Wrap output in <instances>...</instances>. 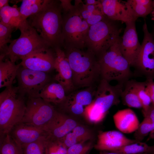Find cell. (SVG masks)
Here are the masks:
<instances>
[{
	"instance_id": "obj_1",
	"label": "cell",
	"mask_w": 154,
	"mask_h": 154,
	"mask_svg": "<svg viewBox=\"0 0 154 154\" xmlns=\"http://www.w3.org/2000/svg\"><path fill=\"white\" fill-rule=\"evenodd\" d=\"M27 20L49 46L62 47V11L60 0H50L40 12Z\"/></svg>"
},
{
	"instance_id": "obj_2",
	"label": "cell",
	"mask_w": 154,
	"mask_h": 154,
	"mask_svg": "<svg viewBox=\"0 0 154 154\" xmlns=\"http://www.w3.org/2000/svg\"><path fill=\"white\" fill-rule=\"evenodd\" d=\"M64 49L72 69L75 87L92 86L101 77L100 66L95 54L88 49Z\"/></svg>"
},
{
	"instance_id": "obj_3",
	"label": "cell",
	"mask_w": 154,
	"mask_h": 154,
	"mask_svg": "<svg viewBox=\"0 0 154 154\" xmlns=\"http://www.w3.org/2000/svg\"><path fill=\"white\" fill-rule=\"evenodd\" d=\"M26 108L25 97L19 93L17 86L5 88L0 94V135L9 133L20 123Z\"/></svg>"
},
{
	"instance_id": "obj_4",
	"label": "cell",
	"mask_w": 154,
	"mask_h": 154,
	"mask_svg": "<svg viewBox=\"0 0 154 154\" xmlns=\"http://www.w3.org/2000/svg\"><path fill=\"white\" fill-rule=\"evenodd\" d=\"M121 38L98 58L101 79L110 82L115 80L124 84L132 76L129 62L122 54L119 47Z\"/></svg>"
},
{
	"instance_id": "obj_5",
	"label": "cell",
	"mask_w": 154,
	"mask_h": 154,
	"mask_svg": "<svg viewBox=\"0 0 154 154\" xmlns=\"http://www.w3.org/2000/svg\"><path fill=\"white\" fill-rule=\"evenodd\" d=\"M62 13V47L84 49L90 27L81 15L77 4L75 3L72 9Z\"/></svg>"
},
{
	"instance_id": "obj_6",
	"label": "cell",
	"mask_w": 154,
	"mask_h": 154,
	"mask_svg": "<svg viewBox=\"0 0 154 154\" xmlns=\"http://www.w3.org/2000/svg\"><path fill=\"white\" fill-rule=\"evenodd\" d=\"M106 16L90 27L86 40V47L98 58L120 38L121 30Z\"/></svg>"
},
{
	"instance_id": "obj_7",
	"label": "cell",
	"mask_w": 154,
	"mask_h": 154,
	"mask_svg": "<svg viewBox=\"0 0 154 154\" xmlns=\"http://www.w3.org/2000/svg\"><path fill=\"white\" fill-rule=\"evenodd\" d=\"M18 29L20 35L12 40L5 55L12 62L15 63L35 50L51 48L27 19L21 23Z\"/></svg>"
},
{
	"instance_id": "obj_8",
	"label": "cell",
	"mask_w": 154,
	"mask_h": 154,
	"mask_svg": "<svg viewBox=\"0 0 154 154\" xmlns=\"http://www.w3.org/2000/svg\"><path fill=\"white\" fill-rule=\"evenodd\" d=\"M16 78L19 93L28 98L40 97L41 91L51 80L48 73L25 68L21 65Z\"/></svg>"
},
{
	"instance_id": "obj_9",
	"label": "cell",
	"mask_w": 154,
	"mask_h": 154,
	"mask_svg": "<svg viewBox=\"0 0 154 154\" xmlns=\"http://www.w3.org/2000/svg\"><path fill=\"white\" fill-rule=\"evenodd\" d=\"M124 84L117 83L112 85L106 80L101 79L92 103L89 106L98 114L106 116L112 106L120 102Z\"/></svg>"
},
{
	"instance_id": "obj_10",
	"label": "cell",
	"mask_w": 154,
	"mask_h": 154,
	"mask_svg": "<svg viewBox=\"0 0 154 154\" xmlns=\"http://www.w3.org/2000/svg\"><path fill=\"white\" fill-rule=\"evenodd\" d=\"M143 38L134 67L147 79H154V37L149 32L145 21L143 27Z\"/></svg>"
},
{
	"instance_id": "obj_11",
	"label": "cell",
	"mask_w": 154,
	"mask_h": 154,
	"mask_svg": "<svg viewBox=\"0 0 154 154\" xmlns=\"http://www.w3.org/2000/svg\"><path fill=\"white\" fill-rule=\"evenodd\" d=\"M56 110L51 104L40 97L28 98L25 114L20 122L44 127L52 117Z\"/></svg>"
},
{
	"instance_id": "obj_12",
	"label": "cell",
	"mask_w": 154,
	"mask_h": 154,
	"mask_svg": "<svg viewBox=\"0 0 154 154\" xmlns=\"http://www.w3.org/2000/svg\"><path fill=\"white\" fill-rule=\"evenodd\" d=\"M55 51L51 48L35 50L21 58V66L30 69L46 73L54 69Z\"/></svg>"
},
{
	"instance_id": "obj_13",
	"label": "cell",
	"mask_w": 154,
	"mask_h": 154,
	"mask_svg": "<svg viewBox=\"0 0 154 154\" xmlns=\"http://www.w3.org/2000/svg\"><path fill=\"white\" fill-rule=\"evenodd\" d=\"M135 21L125 23L126 27L121 38V51L130 66H134L141 47L138 38Z\"/></svg>"
},
{
	"instance_id": "obj_14",
	"label": "cell",
	"mask_w": 154,
	"mask_h": 154,
	"mask_svg": "<svg viewBox=\"0 0 154 154\" xmlns=\"http://www.w3.org/2000/svg\"><path fill=\"white\" fill-rule=\"evenodd\" d=\"M9 134L15 142L22 148L42 136L49 135L44 127L21 122L15 125Z\"/></svg>"
},
{
	"instance_id": "obj_15",
	"label": "cell",
	"mask_w": 154,
	"mask_h": 154,
	"mask_svg": "<svg viewBox=\"0 0 154 154\" xmlns=\"http://www.w3.org/2000/svg\"><path fill=\"white\" fill-rule=\"evenodd\" d=\"M54 49L56 54L54 69L56 72L54 79L62 86L66 92H72L75 87L73 82L72 69L64 51L60 47Z\"/></svg>"
},
{
	"instance_id": "obj_16",
	"label": "cell",
	"mask_w": 154,
	"mask_h": 154,
	"mask_svg": "<svg viewBox=\"0 0 154 154\" xmlns=\"http://www.w3.org/2000/svg\"><path fill=\"white\" fill-rule=\"evenodd\" d=\"M78 125L74 119L64 113L56 110L52 117L44 127L51 137L60 139Z\"/></svg>"
},
{
	"instance_id": "obj_17",
	"label": "cell",
	"mask_w": 154,
	"mask_h": 154,
	"mask_svg": "<svg viewBox=\"0 0 154 154\" xmlns=\"http://www.w3.org/2000/svg\"><path fill=\"white\" fill-rule=\"evenodd\" d=\"M105 15L113 21L125 23L136 21L131 7L126 1L119 0H100Z\"/></svg>"
},
{
	"instance_id": "obj_18",
	"label": "cell",
	"mask_w": 154,
	"mask_h": 154,
	"mask_svg": "<svg viewBox=\"0 0 154 154\" xmlns=\"http://www.w3.org/2000/svg\"><path fill=\"white\" fill-rule=\"evenodd\" d=\"M138 141L128 138L121 132L117 131H102L97 136L94 148L98 150L112 152L125 145Z\"/></svg>"
},
{
	"instance_id": "obj_19",
	"label": "cell",
	"mask_w": 154,
	"mask_h": 154,
	"mask_svg": "<svg viewBox=\"0 0 154 154\" xmlns=\"http://www.w3.org/2000/svg\"><path fill=\"white\" fill-rule=\"evenodd\" d=\"M113 119L116 128L125 133L135 132L140 123L135 113L130 108L118 110L114 115Z\"/></svg>"
},
{
	"instance_id": "obj_20",
	"label": "cell",
	"mask_w": 154,
	"mask_h": 154,
	"mask_svg": "<svg viewBox=\"0 0 154 154\" xmlns=\"http://www.w3.org/2000/svg\"><path fill=\"white\" fill-rule=\"evenodd\" d=\"M95 91L96 90L91 86L84 90L72 92L66 96L63 103L66 105L85 108L92 102Z\"/></svg>"
},
{
	"instance_id": "obj_21",
	"label": "cell",
	"mask_w": 154,
	"mask_h": 154,
	"mask_svg": "<svg viewBox=\"0 0 154 154\" xmlns=\"http://www.w3.org/2000/svg\"><path fill=\"white\" fill-rule=\"evenodd\" d=\"M0 58V88L12 86L20 63L17 64L9 59Z\"/></svg>"
},
{
	"instance_id": "obj_22",
	"label": "cell",
	"mask_w": 154,
	"mask_h": 154,
	"mask_svg": "<svg viewBox=\"0 0 154 154\" xmlns=\"http://www.w3.org/2000/svg\"><path fill=\"white\" fill-rule=\"evenodd\" d=\"M66 93L64 87L60 83L50 82L43 89L40 97L47 102L58 106L65 100Z\"/></svg>"
},
{
	"instance_id": "obj_23",
	"label": "cell",
	"mask_w": 154,
	"mask_h": 154,
	"mask_svg": "<svg viewBox=\"0 0 154 154\" xmlns=\"http://www.w3.org/2000/svg\"><path fill=\"white\" fill-rule=\"evenodd\" d=\"M135 81L129 79L124 83L121 98L123 104L129 108H142L136 89Z\"/></svg>"
},
{
	"instance_id": "obj_24",
	"label": "cell",
	"mask_w": 154,
	"mask_h": 154,
	"mask_svg": "<svg viewBox=\"0 0 154 154\" xmlns=\"http://www.w3.org/2000/svg\"><path fill=\"white\" fill-rule=\"evenodd\" d=\"M0 22L14 28L16 30L23 21L19 8L9 5L0 9Z\"/></svg>"
},
{
	"instance_id": "obj_25",
	"label": "cell",
	"mask_w": 154,
	"mask_h": 154,
	"mask_svg": "<svg viewBox=\"0 0 154 154\" xmlns=\"http://www.w3.org/2000/svg\"><path fill=\"white\" fill-rule=\"evenodd\" d=\"M50 0H23L19 8L23 21L41 11Z\"/></svg>"
},
{
	"instance_id": "obj_26",
	"label": "cell",
	"mask_w": 154,
	"mask_h": 154,
	"mask_svg": "<svg viewBox=\"0 0 154 154\" xmlns=\"http://www.w3.org/2000/svg\"><path fill=\"white\" fill-rule=\"evenodd\" d=\"M1 154H23L22 148L17 144L9 133L1 135Z\"/></svg>"
},
{
	"instance_id": "obj_27",
	"label": "cell",
	"mask_w": 154,
	"mask_h": 154,
	"mask_svg": "<svg viewBox=\"0 0 154 154\" xmlns=\"http://www.w3.org/2000/svg\"><path fill=\"white\" fill-rule=\"evenodd\" d=\"M50 135L42 136L24 146L23 154H46V147Z\"/></svg>"
},
{
	"instance_id": "obj_28",
	"label": "cell",
	"mask_w": 154,
	"mask_h": 154,
	"mask_svg": "<svg viewBox=\"0 0 154 154\" xmlns=\"http://www.w3.org/2000/svg\"><path fill=\"white\" fill-rule=\"evenodd\" d=\"M150 146L141 141H137L118 148L112 152L122 154H149Z\"/></svg>"
},
{
	"instance_id": "obj_29",
	"label": "cell",
	"mask_w": 154,
	"mask_h": 154,
	"mask_svg": "<svg viewBox=\"0 0 154 154\" xmlns=\"http://www.w3.org/2000/svg\"><path fill=\"white\" fill-rule=\"evenodd\" d=\"M15 29L12 27L0 22V57L5 58L10 39L12 33Z\"/></svg>"
},
{
	"instance_id": "obj_30",
	"label": "cell",
	"mask_w": 154,
	"mask_h": 154,
	"mask_svg": "<svg viewBox=\"0 0 154 154\" xmlns=\"http://www.w3.org/2000/svg\"><path fill=\"white\" fill-rule=\"evenodd\" d=\"M67 149L61 140L50 135L46 145V154H67Z\"/></svg>"
},
{
	"instance_id": "obj_31",
	"label": "cell",
	"mask_w": 154,
	"mask_h": 154,
	"mask_svg": "<svg viewBox=\"0 0 154 154\" xmlns=\"http://www.w3.org/2000/svg\"><path fill=\"white\" fill-rule=\"evenodd\" d=\"M136 90L139 99L142 106V109H147L151 104L150 97L146 88L145 82L135 81Z\"/></svg>"
},
{
	"instance_id": "obj_32",
	"label": "cell",
	"mask_w": 154,
	"mask_h": 154,
	"mask_svg": "<svg viewBox=\"0 0 154 154\" xmlns=\"http://www.w3.org/2000/svg\"><path fill=\"white\" fill-rule=\"evenodd\" d=\"M153 128L150 120L147 118L144 117L134 132V139L137 141H141L146 136L149 135Z\"/></svg>"
},
{
	"instance_id": "obj_33",
	"label": "cell",
	"mask_w": 154,
	"mask_h": 154,
	"mask_svg": "<svg viewBox=\"0 0 154 154\" xmlns=\"http://www.w3.org/2000/svg\"><path fill=\"white\" fill-rule=\"evenodd\" d=\"M126 2L130 6L135 19L136 21L139 17H146L152 12L153 9L138 4L132 0H128Z\"/></svg>"
},
{
	"instance_id": "obj_34",
	"label": "cell",
	"mask_w": 154,
	"mask_h": 154,
	"mask_svg": "<svg viewBox=\"0 0 154 154\" xmlns=\"http://www.w3.org/2000/svg\"><path fill=\"white\" fill-rule=\"evenodd\" d=\"M94 145L91 141L77 143L68 148L67 154H87Z\"/></svg>"
},
{
	"instance_id": "obj_35",
	"label": "cell",
	"mask_w": 154,
	"mask_h": 154,
	"mask_svg": "<svg viewBox=\"0 0 154 154\" xmlns=\"http://www.w3.org/2000/svg\"><path fill=\"white\" fill-rule=\"evenodd\" d=\"M72 131L76 135L79 143L91 141L94 137L90 130L82 125H78Z\"/></svg>"
},
{
	"instance_id": "obj_36",
	"label": "cell",
	"mask_w": 154,
	"mask_h": 154,
	"mask_svg": "<svg viewBox=\"0 0 154 154\" xmlns=\"http://www.w3.org/2000/svg\"><path fill=\"white\" fill-rule=\"evenodd\" d=\"M60 140L67 148L79 143L77 137L72 131L68 133L64 137Z\"/></svg>"
},
{
	"instance_id": "obj_37",
	"label": "cell",
	"mask_w": 154,
	"mask_h": 154,
	"mask_svg": "<svg viewBox=\"0 0 154 154\" xmlns=\"http://www.w3.org/2000/svg\"><path fill=\"white\" fill-rule=\"evenodd\" d=\"M145 82L146 90L150 97L151 104L154 106V81L153 79H147Z\"/></svg>"
},
{
	"instance_id": "obj_38",
	"label": "cell",
	"mask_w": 154,
	"mask_h": 154,
	"mask_svg": "<svg viewBox=\"0 0 154 154\" xmlns=\"http://www.w3.org/2000/svg\"><path fill=\"white\" fill-rule=\"evenodd\" d=\"M142 112L144 117L150 120L154 128V106L151 104L147 109L142 110Z\"/></svg>"
},
{
	"instance_id": "obj_39",
	"label": "cell",
	"mask_w": 154,
	"mask_h": 154,
	"mask_svg": "<svg viewBox=\"0 0 154 154\" xmlns=\"http://www.w3.org/2000/svg\"><path fill=\"white\" fill-rule=\"evenodd\" d=\"M62 13L68 12L74 7L71 3V0H60Z\"/></svg>"
},
{
	"instance_id": "obj_40",
	"label": "cell",
	"mask_w": 154,
	"mask_h": 154,
	"mask_svg": "<svg viewBox=\"0 0 154 154\" xmlns=\"http://www.w3.org/2000/svg\"><path fill=\"white\" fill-rule=\"evenodd\" d=\"M134 3L145 7L152 8V1L151 0H132Z\"/></svg>"
},
{
	"instance_id": "obj_41",
	"label": "cell",
	"mask_w": 154,
	"mask_h": 154,
	"mask_svg": "<svg viewBox=\"0 0 154 154\" xmlns=\"http://www.w3.org/2000/svg\"><path fill=\"white\" fill-rule=\"evenodd\" d=\"M85 4L89 5H96L101 3L100 0H85Z\"/></svg>"
},
{
	"instance_id": "obj_42",
	"label": "cell",
	"mask_w": 154,
	"mask_h": 154,
	"mask_svg": "<svg viewBox=\"0 0 154 154\" xmlns=\"http://www.w3.org/2000/svg\"><path fill=\"white\" fill-rule=\"evenodd\" d=\"M9 0H0V9L8 5Z\"/></svg>"
},
{
	"instance_id": "obj_43",
	"label": "cell",
	"mask_w": 154,
	"mask_h": 154,
	"mask_svg": "<svg viewBox=\"0 0 154 154\" xmlns=\"http://www.w3.org/2000/svg\"><path fill=\"white\" fill-rule=\"evenodd\" d=\"M153 139H154V128L149 134V136L147 140Z\"/></svg>"
},
{
	"instance_id": "obj_44",
	"label": "cell",
	"mask_w": 154,
	"mask_h": 154,
	"mask_svg": "<svg viewBox=\"0 0 154 154\" xmlns=\"http://www.w3.org/2000/svg\"><path fill=\"white\" fill-rule=\"evenodd\" d=\"M149 154H154V144L152 146H150Z\"/></svg>"
},
{
	"instance_id": "obj_45",
	"label": "cell",
	"mask_w": 154,
	"mask_h": 154,
	"mask_svg": "<svg viewBox=\"0 0 154 154\" xmlns=\"http://www.w3.org/2000/svg\"><path fill=\"white\" fill-rule=\"evenodd\" d=\"M105 154H122L116 153V152H110V153H106ZM140 154H148L147 153H143Z\"/></svg>"
},
{
	"instance_id": "obj_46",
	"label": "cell",
	"mask_w": 154,
	"mask_h": 154,
	"mask_svg": "<svg viewBox=\"0 0 154 154\" xmlns=\"http://www.w3.org/2000/svg\"><path fill=\"white\" fill-rule=\"evenodd\" d=\"M153 17V18L154 19V9H153L152 12L151 13Z\"/></svg>"
},
{
	"instance_id": "obj_47",
	"label": "cell",
	"mask_w": 154,
	"mask_h": 154,
	"mask_svg": "<svg viewBox=\"0 0 154 154\" xmlns=\"http://www.w3.org/2000/svg\"><path fill=\"white\" fill-rule=\"evenodd\" d=\"M152 6L153 9H154V0L152 1Z\"/></svg>"
},
{
	"instance_id": "obj_48",
	"label": "cell",
	"mask_w": 154,
	"mask_h": 154,
	"mask_svg": "<svg viewBox=\"0 0 154 154\" xmlns=\"http://www.w3.org/2000/svg\"><path fill=\"white\" fill-rule=\"evenodd\" d=\"M152 35L153 36V37H154V33H153V35Z\"/></svg>"
}]
</instances>
